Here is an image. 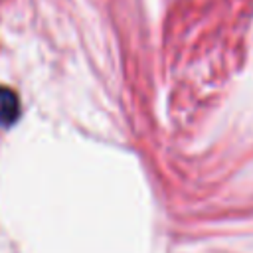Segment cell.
<instances>
[{"instance_id": "6da1fadb", "label": "cell", "mask_w": 253, "mask_h": 253, "mask_svg": "<svg viewBox=\"0 0 253 253\" xmlns=\"http://www.w3.org/2000/svg\"><path fill=\"white\" fill-rule=\"evenodd\" d=\"M18 117H20V99H18V95L12 89L0 85V125L2 126L14 125Z\"/></svg>"}]
</instances>
